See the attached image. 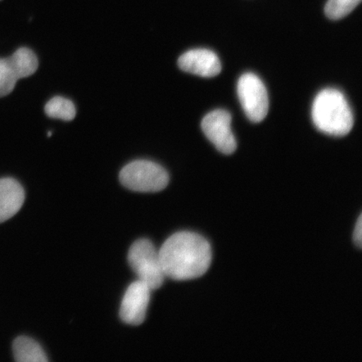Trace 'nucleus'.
<instances>
[{
	"instance_id": "0eeeda50",
	"label": "nucleus",
	"mask_w": 362,
	"mask_h": 362,
	"mask_svg": "<svg viewBox=\"0 0 362 362\" xmlns=\"http://www.w3.org/2000/svg\"><path fill=\"white\" fill-rule=\"evenodd\" d=\"M230 124L232 116L223 110L208 113L202 123V129L206 138L225 155H230L237 149V141Z\"/></svg>"
},
{
	"instance_id": "39448f33",
	"label": "nucleus",
	"mask_w": 362,
	"mask_h": 362,
	"mask_svg": "<svg viewBox=\"0 0 362 362\" xmlns=\"http://www.w3.org/2000/svg\"><path fill=\"white\" fill-rule=\"evenodd\" d=\"M238 95L247 119L260 123L268 115L269 95L262 81L256 74H243L238 81Z\"/></svg>"
},
{
	"instance_id": "423d86ee",
	"label": "nucleus",
	"mask_w": 362,
	"mask_h": 362,
	"mask_svg": "<svg viewBox=\"0 0 362 362\" xmlns=\"http://www.w3.org/2000/svg\"><path fill=\"white\" fill-rule=\"evenodd\" d=\"M38 59L28 48H20L11 57L0 59V98L15 89L18 80L28 78L38 69Z\"/></svg>"
},
{
	"instance_id": "20e7f679",
	"label": "nucleus",
	"mask_w": 362,
	"mask_h": 362,
	"mask_svg": "<svg viewBox=\"0 0 362 362\" xmlns=\"http://www.w3.org/2000/svg\"><path fill=\"white\" fill-rule=\"evenodd\" d=\"M119 179L127 189L138 192H158L169 184V175L160 165L148 160L129 163L121 170Z\"/></svg>"
},
{
	"instance_id": "6e6552de",
	"label": "nucleus",
	"mask_w": 362,
	"mask_h": 362,
	"mask_svg": "<svg viewBox=\"0 0 362 362\" xmlns=\"http://www.w3.org/2000/svg\"><path fill=\"white\" fill-rule=\"evenodd\" d=\"M151 289L141 281H136L127 289L120 308V318L131 325H141L146 318Z\"/></svg>"
},
{
	"instance_id": "4468645a",
	"label": "nucleus",
	"mask_w": 362,
	"mask_h": 362,
	"mask_svg": "<svg viewBox=\"0 0 362 362\" xmlns=\"http://www.w3.org/2000/svg\"><path fill=\"white\" fill-rule=\"evenodd\" d=\"M353 241L356 245L361 247L362 245V216L360 215L358 220L355 226L354 233H353Z\"/></svg>"
},
{
	"instance_id": "ddd939ff",
	"label": "nucleus",
	"mask_w": 362,
	"mask_h": 362,
	"mask_svg": "<svg viewBox=\"0 0 362 362\" xmlns=\"http://www.w3.org/2000/svg\"><path fill=\"white\" fill-rule=\"evenodd\" d=\"M361 0H328L325 7V15L330 20L337 21L349 15Z\"/></svg>"
},
{
	"instance_id": "f03ea898",
	"label": "nucleus",
	"mask_w": 362,
	"mask_h": 362,
	"mask_svg": "<svg viewBox=\"0 0 362 362\" xmlns=\"http://www.w3.org/2000/svg\"><path fill=\"white\" fill-rule=\"evenodd\" d=\"M311 113L316 128L334 137L349 134L354 124L349 103L337 89L325 88L317 94Z\"/></svg>"
},
{
	"instance_id": "7ed1b4c3",
	"label": "nucleus",
	"mask_w": 362,
	"mask_h": 362,
	"mask_svg": "<svg viewBox=\"0 0 362 362\" xmlns=\"http://www.w3.org/2000/svg\"><path fill=\"white\" fill-rule=\"evenodd\" d=\"M128 259L139 281L146 284L151 291L162 286L165 275L158 251L149 240L136 241L129 249Z\"/></svg>"
},
{
	"instance_id": "f257e3e1",
	"label": "nucleus",
	"mask_w": 362,
	"mask_h": 362,
	"mask_svg": "<svg viewBox=\"0 0 362 362\" xmlns=\"http://www.w3.org/2000/svg\"><path fill=\"white\" fill-rule=\"evenodd\" d=\"M165 277L177 281L202 277L209 269L212 252L201 235L180 232L172 235L158 251Z\"/></svg>"
},
{
	"instance_id": "f8f14e48",
	"label": "nucleus",
	"mask_w": 362,
	"mask_h": 362,
	"mask_svg": "<svg viewBox=\"0 0 362 362\" xmlns=\"http://www.w3.org/2000/svg\"><path fill=\"white\" fill-rule=\"evenodd\" d=\"M45 113L52 119L71 121L76 117L74 103L62 97H55L51 99L45 105Z\"/></svg>"
},
{
	"instance_id": "2eb2a0df",
	"label": "nucleus",
	"mask_w": 362,
	"mask_h": 362,
	"mask_svg": "<svg viewBox=\"0 0 362 362\" xmlns=\"http://www.w3.org/2000/svg\"><path fill=\"white\" fill-rule=\"evenodd\" d=\"M0 1H1V0H0Z\"/></svg>"
},
{
	"instance_id": "9d476101",
	"label": "nucleus",
	"mask_w": 362,
	"mask_h": 362,
	"mask_svg": "<svg viewBox=\"0 0 362 362\" xmlns=\"http://www.w3.org/2000/svg\"><path fill=\"white\" fill-rule=\"evenodd\" d=\"M25 191L17 180L0 179V223L15 216L25 202Z\"/></svg>"
},
{
	"instance_id": "1a4fd4ad",
	"label": "nucleus",
	"mask_w": 362,
	"mask_h": 362,
	"mask_svg": "<svg viewBox=\"0 0 362 362\" xmlns=\"http://www.w3.org/2000/svg\"><path fill=\"white\" fill-rule=\"evenodd\" d=\"M181 70L202 78H214L221 71L220 59L211 49H194L179 58Z\"/></svg>"
},
{
	"instance_id": "9b49d317",
	"label": "nucleus",
	"mask_w": 362,
	"mask_h": 362,
	"mask_svg": "<svg viewBox=\"0 0 362 362\" xmlns=\"http://www.w3.org/2000/svg\"><path fill=\"white\" fill-rule=\"evenodd\" d=\"M13 356L19 362H47L48 361L42 346L33 339L18 337L13 345Z\"/></svg>"
}]
</instances>
